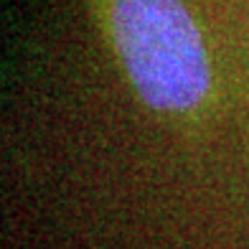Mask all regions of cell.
I'll return each mask as SVG.
<instances>
[{
  "instance_id": "obj_1",
  "label": "cell",
  "mask_w": 249,
  "mask_h": 249,
  "mask_svg": "<svg viewBox=\"0 0 249 249\" xmlns=\"http://www.w3.org/2000/svg\"><path fill=\"white\" fill-rule=\"evenodd\" d=\"M112 36L135 89L155 109H191L211 84L201 33L180 0H115Z\"/></svg>"
}]
</instances>
